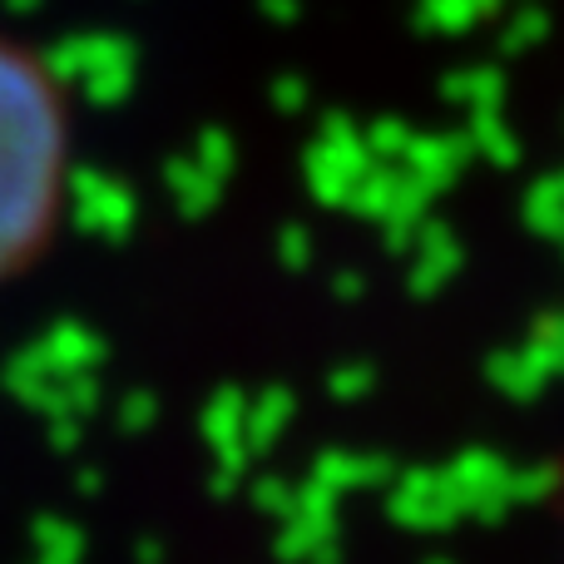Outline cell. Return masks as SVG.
<instances>
[{
    "instance_id": "obj_1",
    "label": "cell",
    "mask_w": 564,
    "mask_h": 564,
    "mask_svg": "<svg viewBox=\"0 0 564 564\" xmlns=\"http://www.w3.org/2000/svg\"><path fill=\"white\" fill-rule=\"evenodd\" d=\"M75 178V95L40 45L0 30V288L55 248Z\"/></svg>"
}]
</instances>
